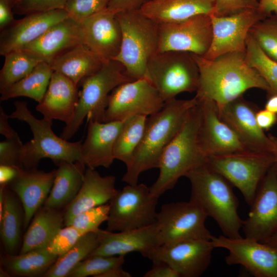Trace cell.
<instances>
[{"label": "cell", "instance_id": "obj_58", "mask_svg": "<svg viewBox=\"0 0 277 277\" xmlns=\"http://www.w3.org/2000/svg\"><path fill=\"white\" fill-rule=\"evenodd\" d=\"M0 276L1 277H8L11 276L10 274L3 267H0Z\"/></svg>", "mask_w": 277, "mask_h": 277}, {"label": "cell", "instance_id": "obj_54", "mask_svg": "<svg viewBox=\"0 0 277 277\" xmlns=\"http://www.w3.org/2000/svg\"><path fill=\"white\" fill-rule=\"evenodd\" d=\"M130 273L125 271L122 266L112 268L100 275V277H131Z\"/></svg>", "mask_w": 277, "mask_h": 277}, {"label": "cell", "instance_id": "obj_16", "mask_svg": "<svg viewBox=\"0 0 277 277\" xmlns=\"http://www.w3.org/2000/svg\"><path fill=\"white\" fill-rule=\"evenodd\" d=\"M277 162L260 183L242 229L246 238L264 242L277 231Z\"/></svg>", "mask_w": 277, "mask_h": 277}, {"label": "cell", "instance_id": "obj_31", "mask_svg": "<svg viewBox=\"0 0 277 277\" xmlns=\"http://www.w3.org/2000/svg\"><path fill=\"white\" fill-rule=\"evenodd\" d=\"M63 226V210L43 205L35 213L26 230L19 253L46 247Z\"/></svg>", "mask_w": 277, "mask_h": 277}, {"label": "cell", "instance_id": "obj_52", "mask_svg": "<svg viewBox=\"0 0 277 277\" xmlns=\"http://www.w3.org/2000/svg\"><path fill=\"white\" fill-rule=\"evenodd\" d=\"M9 115L6 114L2 106L0 107V133L6 138L17 135V133L13 129L8 123Z\"/></svg>", "mask_w": 277, "mask_h": 277}, {"label": "cell", "instance_id": "obj_30", "mask_svg": "<svg viewBox=\"0 0 277 277\" xmlns=\"http://www.w3.org/2000/svg\"><path fill=\"white\" fill-rule=\"evenodd\" d=\"M105 63L86 45L82 44L61 53L50 65L54 71L63 74L78 87L83 80L98 71Z\"/></svg>", "mask_w": 277, "mask_h": 277}, {"label": "cell", "instance_id": "obj_3", "mask_svg": "<svg viewBox=\"0 0 277 277\" xmlns=\"http://www.w3.org/2000/svg\"><path fill=\"white\" fill-rule=\"evenodd\" d=\"M186 177L191 184L189 201L215 220L223 235L231 238L241 237L240 230L243 220L238 214L239 201L232 185L206 162Z\"/></svg>", "mask_w": 277, "mask_h": 277}, {"label": "cell", "instance_id": "obj_56", "mask_svg": "<svg viewBox=\"0 0 277 277\" xmlns=\"http://www.w3.org/2000/svg\"><path fill=\"white\" fill-rule=\"evenodd\" d=\"M263 243L277 248V231Z\"/></svg>", "mask_w": 277, "mask_h": 277}, {"label": "cell", "instance_id": "obj_36", "mask_svg": "<svg viewBox=\"0 0 277 277\" xmlns=\"http://www.w3.org/2000/svg\"><path fill=\"white\" fill-rule=\"evenodd\" d=\"M98 241L96 232L84 234L66 253L58 256L44 277H66L81 261L96 248Z\"/></svg>", "mask_w": 277, "mask_h": 277}, {"label": "cell", "instance_id": "obj_53", "mask_svg": "<svg viewBox=\"0 0 277 277\" xmlns=\"http://www.w3.org/2000/svg\"><path fill=\"white\" fill-rule=\"evenodd\" d=\"M258 9L266 17L277 15V0H259Z\"/></svg>", "mask_w": 277, "mask_h": 277}, {"label": "cell", "instance_id": "obj_48", "mask_svg": "<svg viewBox=\"0 0 277 277\" xmlns=\"http://www.w3.org/2000/svg\"><path fill=\"white\" fill-rule=\"evenodd\" d=\"M152 268L145 273L144 277H180L177 272L163 262H153Z\"/></svg>", "mask_w": 277, "mask_h": 277}, {"label": "cell", "instance_id": "obj_33", "mask_svg": "<svg viewBox=\"0 0 277 277\" xmlns=\"http://www.w3.org/2000/svg\"><path fill=\"white\" fill-rule=\"evenodd\" d=\"M58 256L49 253L45 247L18 254L6 253L1 256V267L11 276H43Z\"/></svg>", "mask_w": 277, "mask_h": 277}, {"label": "cell", "instance_id": "obj_8", "mask_svg": "<svg viewBox=\"0 0 277 277\" xmlns=\"http://www.w3.org/2000/svg\"><path fill=\"white\" fill-rule=\"evenodd\" d=\"M145 77L167 102L181 93L196 92L200 71L192 53L166 51L157 52L150 58Z\"/></svg>", "mask_w": 277, "mask_h": 277}, {"label": "cell", "instance_id": "obj_23", "mask_svg": "<svg viewBox=\"0 0 277 277\" xmlns=\"http://www.w3.org/2000/svg\"><path fill=\"white\" fill-rule=\"evenodd\" d=\"M56 169L49 172L37 168L20 169L7 186L21 201L25 212L23 230H26L36 211L44 205L52 189Z\"/></svg>", "mask_w": 277, "mask_h": 277}, {"label": "cell", "instance_id": "obj_51", "mask_svg": "<svg viewBox=\"0 0 277 277\" xmlns=\"http://www.w3.org/2000/svg\"><path fill=\"white\" fill-rule=\"evenodd\" d=\"M20 168L0 165V186H7L18 174Z\"/></svg>", "mask_w": 277, "mask_h": 277}, {"label": "cell", "instance_id": "obj_29", "mask_svg": "<svg viewBox=\"0 0 277 277\" xmlns=\"http://www.w3.org/2000/svg\"><path fill=\"white\" fill-rule=\"evenodd\" d=\"M50 192L44 206L62 210L69 205L79 192L85 176L86 165L81 161H60Z\"/></svg>", "mask_w": 277, "mask_h": 277}, {"label": "cell", "instance_id": "obj_47", "mask_svg": "<svg viewBox=\"0 0 277 277\" xmlns=\"http://www.w3.org/2000/svg\"><path fill=\"white\" fill-rule=\"evenodd\" d=\"M149 0H109L107 8L116 13L140 10Z\"/></svg>", "mask_w": 277, "mask_h": 277}, {"label": "cell", "instance_id": "obj_11", "mask_svg": "<svg viewBox=\"0 0 277 277\" xmlns=\"http://www.w3.org/2000/svg\"><path fill=\"white\" fill-rule=\"evenodd\" d=\"M207 216L190 201L163 205L157 213L156 222L159 245L196 239L211 240L213 235L205 226Z\"/></svg>", "mask_w": 277, "mask_h": 277}, {"label": "cell", "instance_id": "obj_39", "mask_svg": "<svg viewBox=\"0 0 277 277\" xmlns=\"http://www.w3.org/2000/svg\"><path fill=\"white\" fill-rule=\"evenodd\" d=\"M249 35L263 52L277 63V15L272 14L257 22Z\"/></svg>", "mask_w": 277, "mask_h": 277}, {"label": "cell", "instance_id": "obj_55", "mask_svg": "<svg viewBox=\"0 0 277 277\" xmlns=\"http://www.w3.org/2000/svg\"><path fill=\"white\" fill-rule=\"evenodd\" d=\"M265 109L277 114V93L267 94Z\"/></svg>", "mask_w": 277, "mask_h": 277}, {"label": "cell", "instance_id": "obj_35", "mask_svg": "<svg viewBox=\"0 0 277 277\" xmlns=\"http://www.w3.org/2000/svg\"><path fill=\"white\" fill-rule=\"evenodd\" d=\"M0 71V92L28 75L40 62L37 54L23 49L8 53Z\"/></svg>", "mask_w": 277, "mask_h": 277}, {"label": "cell", "instance_id": "obj_50", "mask_svg": "<svg viewBox=\"0 0 277 277\" xmlns=\"http://www.w3.org/2000/svg\"><path fill=\"white\" fill-rule=\"evenodd\" d=\"M256 120L259 127L263 130H268L277 123V114L266 109H259Z\"/></svg>", "mask_w": 277, "mask_h": 277}, {"label": "cell", "instance_id": "obj_42", "mask_svg": "<svg viewBox=\"0 0 277 277\" xmlns=\"http://www.w3.org/2000/svg\"><path fill=\"white\" fill-rule=\"evenodd\" d=\"M85 233L72 226H64L45 248L50 254L61 255L68 251Z\"/></svg>", "mask_w": 277, "mask_h": 277}, {"label": "cell", "instance_id": "obj_10", "mask_svg": "<svg viewBox=\"0 0 277 277\" xmlns=\"http://www.w3.org/2000/svg\"><path fill=\"white\" fill-rule=\"evenodd\" d=\"M158 199L144 184H128L117 190L109 202L106 229L113 232L126 231L155 223Z\"/></svg>", "mask_w": 277, "mask_h": 277}, {"label": "cell", "instance_id": "obj_46", "mask_svg": "<svg viewBox=\"0 0 277 277\" xmlns=\"http://www.w3.org/2000/svg\"><path fill=\"white\" fill-rule=\"evenodd\" d=\"M259 0H214L213 14L224 16L241 11L258 9Z\"/></svg>", "mask_w": 277, "mask_h": 277}, {"label": "cell", "instance_id": "obj_37", "mask_svg": "<svg viewBox=\"0 0 277 277\" xmlns=\"http://www.w3.org/2000/svg\"><path fill=\"white\" fill-rule=\"evenodd\" d=\"M147 118L146 116L134 115L124 120L116 138L114 148V158L124 163L127 168L131 165L142 140Z\"/></svg>", "mask_w": 277, "mask_h": 277}, {"label": "cell", "instance_id": "obj_20", "mask_svg": "<svg viewBox=\"0 0 277 277\" xmlns=\"http://www.w3.org/2000/svg\"><path fill=\"white\" fill-rule=\"evenodd\" d=\"M95 232L98 244L89 256L125 255L128 253L138 252L147 258L160 246L156 222L146 227L118 232L100 228Z\"/></svg>", "mask_w": 277, "mask_h": 277}, {"label": "cell", "instance_id": "obj_13", "mask_svg": "<svg viewBox=\"0 0 277 277\" xmlns=\"http://www.w3.org/2000/svg\"><path fill=\"white\" fill-rule=\"evenodd\" d=\"M157 52L179 51L203 56L212 40L210 14H199L174 22L158 24Z\"/></svg>", "mask_w": 277, "mask_h": 277}, {"label": "cell", "instance_id": "obj_41", "mask_svg": "<svg viewBox=\"0 0 277 277\" xmlns=\"http://www.w3.org/2000/svg\"><path fill=\"white\" fill-rule=\"evenodd\" d=\"M109 212V203L86 210L76 215L68 226H72L86 233L95 232L103 222L107 221Z\"/></svg>", "mask_w": 277, "mask_h": 277}, {"label": "cell", "instance_id": "obj_6", "mask_svg": "<svg viewBox=\"0 0 277 277\" xmlns=\"http://www.w3.org/2000/svg\"><path fill=\"white\" fill-rule=\"evenodd\" d=\"M122 37L113 60L121 63L133 80L145 76L148 62L158 49V24L140 10L116 14Z\"/></svg>", "mask_w": 277, "mask_h": 277}, {"label": "cell", "instance_id": "obj_24", "mask_svg": "<svg viewBox=\"0 0 277 277\" xmlns=\"http://www.w3.org/2000/svg\"><path fill=\"white\" fill-rule=\"evenodd\" d=\"M87 134L81 146V155L87 168H108L115 159L114 148L124 121L100 122L88 121Z\"/></svg>", "mask_w": 277, "mask_h": 277}, {"label": "cell", "instance_id": "obj_14", "mask_svg": "<svg viewBox=\"0 0 277 277\" xmlns=\"http://www.w3.org/2000/svg\"><path fill=\"white\" fill-rule=\"evenodd\" d=\"M214 248H223L229 253L225 262L229 265L239 264L256 277H277V248L256 240L242 236H213Z\"/></svg>", "mask_w": 277, "mask_h": 277}, {"label": "cell", "instance_id": "obj_17", "mask_svg": "<svg viewBox=\"0 0 277 277\" xmlns=\"http://www.w3.org/2000/svg\"><path fill=\"white\" fill-rule=\"evenodd\" d=\"M215 248L211 240L196 239L154 249L147 258L153 262H163L173 268L180 277H199L209 267Z\"/></svg>", "mask_w": 277, "mask_h": 277}, {"label": "cell", "instance_id": "obj_49", "mask_svg": "<svg viewBox=\"0 0 277 277\" xmlns=\"http://www.w3.org/2000/svg\"><path fill=\"white\" fill-rule=\"evenodd\" d=\"M13 0H0V30L11 25L14 19Z\"/></svg>", "mask_w": 277, "mask_h": 277}, {"label": "cell", "instance_id": "obj_43", "mask_svg": "<svg viewBox=\"0 0 277 277\" xmlns=\"http://www.w3.org/2000/svg\"><path fill=\"white\" fill-rule=\"evenodd\" d=\"M109 0H69L64 9L70 17L81 22L108 7Z\"/></svg>", "mask_w": 277, "mask_h": 277}, {"label": "cell", "instance_id": "obj_32", "mask_svg": "<svg viewBox=\"0 0 277 277\" xmlns=\"http://www.w3.org/2000/svg\"><path fill=\"white\" fill-rule=\"evenodd\" d=\"M25 212L17 195L7 186L4 188V207L0 215L1 239L7 253L15 254L22 245Z\"/></svg>", "mask_w": 277, "mask_h": 277}, {"label": "cell", "instance_id": "obj_34", "mask_svg": "<svg viewBox=\"0 0 277 277\" xmlns=\"http://www.w3.org/2000/svg\"><path fill=\"white\" fill-rule=\"evenodd\" d=\"M54 72L50 64L43 61L26 77L1 91V100L26 96L39 103L48 88Z\"/></svg>", "mask_w": 277, "mask_h": 277}, {"label": "cell", "instance_id": "obj_45", "mask_svg": "<svg viewBox=\"0 0 277 277\" xmlns=\"http://www.w3.org/2000/svg\"><path fill=\"white\" fill-rule=\"evenodd\" d=\"M23 146L18 134L1 142L0 165L24 169L21 162Z\"/></svg>", "mask_w": 277, "mask_h": 277}, {"label": "cell", "instance_id": "obj_28", "mask_svg": "<svg viewBox=\"0 0 277 277\" xmlns=\"http://www.w3.org/2000/svg\"><path fill=\"white\" fill-rule=\"evenodd\" d=\"M214 0H149L140 9L157 24L183 21L199 14H211Z\"/></svg>", "mask_w": 277, "mask_h": 277}, {"label": "cell", "instance_id": "obj_15", "mask_svg": "<svg viewBox=\"0 0 277 277\" xmlns=\"http://www.w3.org/2000/svg\"><path fill=\"white\" fill-rule=\"evenodd\" d=\"M210 15L212 40L208 50L203 56L208 60L229 52L245 53L250 29L257 22L267 17L258 9L224 16Z\"/></svg>", "mask_w": 277, "mask_h": 277}, {"label": "cell", "instance_id": "obj_26", "mask_svg": "<svg viewBox=\"0 0 277 277\" xmlns=\"http://www.w3.org/2000/svg\"><path fill=\"white\" fill-rule=\"evenodd\" d=\"M82 44L84 35L81 22L68 16L51 26L24 49L37 54L50 64L61 53Z\"/></svg>", "mask_w": 277, "mask_h": 277}, {"label": "cell", "instance_id": "obj_59", "mask_svg": "<svg viewBox=\"0 0 277 277\" xmlns=\"http://www.w3.org/2000/svg\"><path fill=\"white\" fill-rule=\"evenodd\" d=\"M276 169H277V165H276Z\"/></svg>", "mask_w": 277, "mask_h": 277}, {"label": "cell", "instance_id": "obj_21", "mask_svg": "<svg viewBox=\"0 0 277 277\" xmlns=\"http://www.w3.org/2000/svg\"><path fill=\"white\" fill-rule=\"evenodd\" d=\"M68 16L65 9H60L33 13L15 19L1 30L0 54L5 56L12 51L24 49L51 26Z\"/></svg>", "mask_w": 277, "mask_h": 277}, {"label": "cell", "instance_id": "obj_25", "mask_svg": "<svg viewBox=\"0 0 277 277\" xmlns=\"http://www.w3.org/2000/svg\"><path fill=\"white\" fill-rule=\"evenodd\" d=\"M78 88L70 79L54 71L36 110L46 119L60 120L68 125L73 118L78 102Z\"/></svg>", "mask_w": 277, "mask_h": 277}, {"label": "cell", "instance_id": "obj_7", "mask_svg": "<svg viewBox=\"0 0 277 277\" xmlns=\"http://www.w3.org/2000/svg\"><path fill=\"white\" fill-rule=\"evenodd\" d=\"M133 81L126 73L122 65L115 60L105 63L102 68L83 80L78 87V100L73 118L66 125L61 137L70 139L77 131L85 118L104 122L109 96L118 86Z\"/></svg>", "mask_w": 277, "mask_h": 277}, {"label": "cell", "instance_id": "obj_57", "mask_svg": "<svg viewBox=\"0 0 277 277\" xmlns=\"http://www.w3.org/2000/svg\"><path fill=\"white\" fill-rule=\"evenodd\" d=\"M268 136L274 146V153L277 156V136H275L271 134H269Z\"/></svg>", "mask_w": 277, "mask_h": 277}, {"label": "cell", "instance_id": "obj_27", "mask_svg": "<svg viewBox=\"0 0 277 277\" xmlns=\"http://www.w3.org/2000/svg\"><path fill=\"white\" fill-rule=\"evenodd\" d=\"M115 182L114 176H103L95 169L87 168L79 192L63 210L64 226L81 212L108 203L117 191Z\"/></svg>", "mask_w": 277, "mask_h": 277}, {"label": "cell", "instance_id": "obj_5", "mask_svg": "<svg viewBox=\"0 0 277 277\" xmlns=\"http://www.w3.org/2000/svg\"><path fill=\"white\" fill-rule=\"evenodd\" d=\"M15 110L9 118L17 119L27 123L33 138L23 144L21 162L24 169L37 168L42 159L49 158L54 163L60 161L83 162L81 155L82 141L69 142L57 136L52 129V121L44 117L37 119L31 113L25 101H15Z\"/></svg>", "mask_w": 277, "mask_h": 277}, {"label": "cell", "instance_id": "obj_44", "mask_svg": "<svg viewBox=\"0 0 277 277\" xmlns=\"http://www.w3.org/2000/svg\"><path fill=\"white\" fill-rule=\"evenodd\" d=\"M69 0H13L14 13L18 15L64 9Z\"/></svg>", "mask_w": 277, "mask_h": 277}, {"label": "cell", "instance_id": "obj_38", "mask_svg": "<svg viewBox=\"0 0 277 277\" xmlns=\"http://www.w3.org/2000/svg\"><path fill=\"white\" fill-rule=\"evenodd\" d=\"M246 59L262 76L269 87L267 94L277 93V63L268 57L249 36L247 39Z\"/></svg>", "mask_w": 277, "mask_h": 277}, {"label": "cell", "instance_id": "obj_40", "mask_svg": "<svg viewBox=\"0 0 277 277\" xmlns=\"http://www.w3.org/2000/svg\"><path fill=\"white\" fill-rule=\"evenodd\" d=\"M125 255L89 256L79 263L69 273L68 277H100L107 271L122 266Z\"/></svg>", "mask_w": 277, "mask_h": 277}, {"label": "cell", "instance_id": "obj_12", "mask_svg": "<svg viewBox=\"0 0 277 277\" xmlns=\"http://www.w3.org/2000/svg\"><path fill=\"white\" fill-rule=\"evenodd\" d=\"M165 104L146 77L123 83L110 93L104 122L122 121L134 115L147 116L159 111Z\"/></svg>", "mask_w": 277, "mask_h": 277}, {"label": "cell", "instance_id": "obj_2", "mask_svg": "<svg viewBox=\"0 0 277 277\" xmlns=\"http://www.w3.org/2000/svg\"><path fill=\"white\" fill-rule=\"evenodd\" d=\"M197 104L196 98L165 102L162 108L147 118L142 140L131 165L122 178L129 185H136L140 174L158 168L165 148L181 128L190 110Z\"/></svg>", "mask_w": 277, "mask_h": 277}, {"label": "cell", "instance_id": "obj_18", "mask_svg": "<svg viewBox=\"0 0 277 277\" xmlns=\"http://www.w3.org/2000/svg\"><path fill=\"white\" fill-rule=\"evenodd\" d=\"M197 101L202 110L199 144L202 153L207 158L254 151L248 148L220 118L217 107L214 102L207 100Z\"/></svg>", "mask_w": 277, "mask_h": 277}, {"label": "cell", "instance_id": "obj_4", "mask_svg": "<svg viewBox=\"0 0 277 277\" xmlns=\"http://www.w3.org/2000/svg\"><path fill=\"white\" fill-rule=\"evenodd\" d=\"M201 118L197 103L190 110L181 128L162 154L159 175L149 188L152 195L159 197L173 189L180 177L206 162L199 141Z\"/></svg>", "mask_w": 277, "mask_h": 277}, {"label": "cell", "instance_id": "obj_19", "mask_svg": "<svg viewBox=\"0 0 277 277\" xmlns=\"http://www.w3.org/2000/svg\"><path fill=\"white\" fill-rule=\"evenodd\" d=\"M258 110L255 105L245 99L243 95L218 110V112L220 118L250 149L274 153L271 141L256 122Z\"/></svg>", "mask_w": 277, "mask_h": 277}, {"label": "cell", "instance_id": "obj_22", "mask_svg": "<svg viewBox=\"0 0 277 277\" xmlns=\"http://www.w3.org/2000/svg\"><path fill=\"white\" fill-rule=\"evenodd\" d=\"M116 13L107 8L81 21L84 44L104 62L118 55L122 33Z\"/></svg>", "mask_w": 277, "mask_h": 277}, {"label": "cell", "instance_id": "obj_1", "mask_svg": "<svg viewBox=\"0 0 277 277\" xmlns=\"http://www.w3.org/2000/svg\"><path fill=\"white\" fill-rule=\"evenodd\" d=\"M192 55L200 71L195 96L214 102L218 110L249 89L269 90L262 76L247 63L245 52H229L213 60Z\"/></svg>", "mask_w": 277, "mask_h": 277}, {"label": "cell", "instance_id": "obj_9", "mask_svg": "<svg viewBox=\"0 0 277 277\" xmlns=\"http://www.w3.org/2000/svg\"><path fill=\"white\" fill-rule=\"evenodd\" d=\"M276 162L274 153L256 151L212 156L206 160L211 169L239 189L249 206L262 180Z\"/></svg>", "mask_w": 277, "mask_h": 277}]
</instances>
